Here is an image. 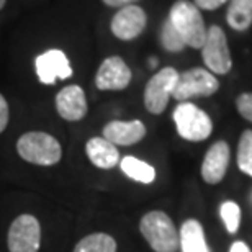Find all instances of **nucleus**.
I'll list each match as a JSON object with an SVG mask.
<instances>
[{
    "instance_id": "f257e3e1",
    "label": "nucleus",
    "mask_w": 252,
    "mask_h": 252,
    "mask_svg": "<svg viewBox=\"0 0 252 252\" xmlns=\"http://www.w3.org/2000/svg\"><path fill=\"white\" fill-rule=\"evenodd\" d=\"M139 231L154 252H177L179 231L172 218L160 210L148 211L139 221Z\"/></svg>"
},
{
    "instance_id": "f03ea898",
    "label": "nucleus",
    "mask_w": 252,
    "mask_h": 252,
    "mask_svg": "<svg viewBox=\"0 0 252 252\" xmlns=\"http://www.w3.org/2000/svg\"><path fill=\"white\" fill-rule=\"evenodd\" d=\"M17 153L23 160L34 165H56L63 158V148L54 136L44 131H28L17 141Z\"/></svg>"
},
{
    "instance_id": "7ed1b4c3",
    "label": "nucleus",
    "mask_w": 252,
    "mask_h": 252,
    "mask_svg": "<svg viewBox=\"0 0 252 252\" xmlns=\"http://www.w3.org/2000/svg\"><path fill=\"white\" fill-rule=\"evenodd\" d=\"M169 20L180 33L185 46L198 49L206 38V27L200 8L189 0H177L169 12Z\"/></svg>"
},
{
    "instance_id": "20e7f679",
    "label": "nucleus",
    "mask_w": 252,
    "mask_h": 252,
    "mask_svg": "<svg viewBox=\"0 0 252 252\" xmlns=\"http://www.w3.org/2000/svg\"><path fill=\"white\" fill-rule=\"evenodd\" d=\"M174 123L182 139L200 143L213 133V122L208 113L191 102H180L174 110Z\"/></svg>"
},
{
    "instance_id": "39448f33",
    "label": "nucleus",
    "mask_w": 252,
    "mask_h": 252,
    "mask_svg": "<svg viewBox=\"0 0 252 252\" xmlns=\"http://www.w3.org/2000/svg\"><path fill=\"white\" fill-rule=\"evenodd\" d=\"M220 80L213 72L203 67H193L179 74L172 97L179 102H189L195 97H210L218 92Z\"/></svg>"
},
{
    "instance_id": "423d86ee",
    "label": "nucleus",
    "mask_w": 252,
    "mask_h": 252,
    "mask_svg": "<svg viewBox=\"0 0 252 252\" xmlns=\"http://www.w3.org/2000/svg\"><path fill=\"white\" fill-rule=\"evenodd\" d=\"M200 49L206 69L215 75L228 74L233 67V58H231L228 39L218 25H211L210 28H206L205 43Z\"/></svg>"
},
{
    "instance_id": "0eeeda50",
    "label": "nucleus",
    "mask_w": 252,
    "mask_h": 252,
    "mask_svg": "<svg viewBox=\"0 0 252 252\" xmlns=\"http://www.w3.org/2000/svg\"><path fill=\"white\" fill-rule=\"evenodd\" d=\"M8 252H38L41 248V224L36 216L20 215L8 228Z\"/></svg>"
},
{
    "instance_id": "6e6552de",
    "label": "nucleus",
    "mask_w": 252,
    "mask_h": 252,
    "mask_svg": "<svg viewBox=\"0 0 252 252\" xmlns=\"http://www.w3.org/2000/svg\"><path fill=\"white\" fill-rule=\"evenodd\" d=\"M179 72L174 67H164L156 72L144 89V107L149 113L160 115L167 108L169 100L172 97Z\"/></svg>"
},
{
    "instance_id": "1a4fd4ad",
    "label": "nucleus",
    "mask_w": 252,
    "mask_h": 252,
    "mask_svg": "<svg viewBox=\"0 0 252 252\" xmlns=\"http://www.w3.org/2000/svg\"><path fill=\"white\" fill-rule=\"evenodd\" d=\"M34 69L39 82L44 85H54L56 80L69 79L74 74L69 58L61 49H48L39 54L34 61Z\"/></svg>"
},
{
    "instance_id": "9d476101",
    "label": "nucleus",
    "mask_w": 252,
    "mask_h": 252,
    "mask_svg": "<svg viewBox=\"0 0 252 252\" xmlns=\"http://www.w3.org/2000/svg\"><path fill=\"white\" fill-rule=\"evenodd\" d=\"M148 17L146 12L138 5H126L120 8L112 18V33L122 41H131L136 39L144 32Z\"/></svg>"
},
{
    "instance_id": "9b49d317",
    "label": "nucleus",
    "mask_w": 252,
    "mask_h": 252,
    "mask_svg": "<svg viewBox=\"0 0 252 252\" xmlns=\"http://www.w3.org/2000/svg\"><path fill=\"white\" fill-rule=\"evenodd\" d=\"M131 69L120 56L103 59L95 75V87L98 90H125L131 82Z\"/></svg>"
},
{
    "instance_id": "f8f14e48",
    "label": "nucleus",
    "mask_w": 252,
    "mask_h": 252,
    "mask_svg": "<svg viewBox=\"0 0 252 252\" xmlns=\"http://www.w3.org/2000/svg\"><path fill=\"white\" fill-rule=\"evenodd\" d=\"M229 159L231 151L226 141H216L215 144H211L201 162V179L210 185L220 184L226 177Z\"/></svg>"
},
{
    "instance_id": "ddd939ff",
    "label": "nucleus",
    "mask_w": 252,
    "mask_h": 252,
    "mask_svg": "<svg viewBox=\"0 0 252 252\" xmlns=\"http://www.w3.org/2000/svg\"><path fill=\"white\" fill-rule=\"evenodd\" d=\"M56 110L65 122H80L87 115V97L82 87L67 85L56 95Z\"/></svg>"
},
{
    "instance_id": "4468645a",
    "label": "nucleus",
    "mask_w": 252,
    "mask_h": 252,
    "mask_svg": "<svg viewBox=\"0 0 252 252\" xmlns=\"http://www.w3.org/2000/svg\"><path fill=\"white\" fill-rule=\"evenodd\" d=\"M103 138L115 146H133L138 144L146 136V126L141 120H113L103 126Z\"/></svg>"
},
{
    "instance_id": "2eb2a0df",
    "label": "nucleus",
    "mask_w": 252,
    "mask_h": 252,
    "mask_svg": "<svg viewBox=\"0 0 252 252\" xmlns=\"http://www.w3.org/2000/svg\"><path fill=\"white\" fill-rule=\"evenodd\" d=\"M85 154L89 160L98 169H113L120 164V151L115 144L105 139L103 136L90 138L85 144Z\"/></svg>"
},
{
    "instance_id": "dca6fc26",
    "label": "nucleus",
    "mask_w": 252,
    "mask_h": 252,
    "mask_svg": "<svg viewBox=\"0 0 252 252\" xmlns=\"http://www.w3.org/2000/svg\"><path fill=\"white\" fill-rule=\"evenodd\" d=\"M179 249L182 252H211L208 243H206L203 226L195 218L184 221L179 231Z\"/></svg>"
},
{
    "instance_id": "f3484780",
    "label": "nucleus",
    "mask_w": 252,
    "mask_h": 252,
    "mask_svg": "<svg viewBox=\"0 0 252 252\" xmlns=\"http://www.w3.org/2000/svg\"><path fill=\"white\" fill-rule=\"evenodd\" d=\"M120 169L123 170L126 177L138 184L149 185L156 180V169L153 165L134 156H125L123 159H120Z\"/></svg>"
},
{
    "instance_id": "a211bd4d",
    "label": "nucleus",
    "mask_w": 252,
    "mask_h": 252,
    "mask_svg": "<svg viewBox=\"0 0 252 252\" xmlns=\"http://www.w3.org/2000/svg\"><path fill=\"white\" fill-rule=\"evenodd\" d=\"M226 20L236 32H246L252 25V0H229Z\"/></svg>"
},
{
    "instance_id": "6ab92c4d",
    "label": "nucleus",
    "mask_w": 252,
    "mask_h": 252,
    "mask_svg": "<svg viewBox=\"0 0 252 252\" xmlns=\"http://www.w3.org/2000/svg\"><path fill=\"white\" fill-rule=\"evenodd\" d=\"M118 244L113 236L107 233H94L85 236L75 244L74 252H117Z\"/></svg>"
},
{
    "instance_id": "aec40b11",
    "label": "nucleus",
    "mask_w": 252,
    "mask_h": 252,
    "mask_svg": "<svg viewBox=\"0 0 252 252\" xmlns=\"http://www.w3.org/2000/svg\"><path fill=\"white\" fill-rule=\"evenodd\" d=\"M220 218L223 221L226 231L229 234H236L241 228V218H243V211L241 206L233 200H226L220 205Z\"/></svg>"
},
{
    "instance_id": "412c9836",
    "label": "nucleus",
    "mask_w": 252,
    "mask_h": 252,
    "mask_svg": "<svg viewBox=\"0 0 252 252\" xmlns=\"http://www.w3.org/2000/svg\"><path fill=\"white\" fill-rule=\"evenodd\" d=\"M238 167L252 179V131H243L238 144Z\"/></svg>"
},
{
    "instance_id": "4be33fe9",
    "label": "nucleus",
    "mask_w": 252,
    "mask_h": 252,
    "mask_svg": "<svg viewBox=\"0 0 252 252\" xmlns=\"http://www.w3.org/2000/svg\"><path fill=\"white\" fill-rule=\"evenodd\" d=\"M160 44H162V48L169 53H180L185 49V43L182 36H180V33L175 30L174 25L170 23L169 18L165 20L162 28H160Z\"/></svg>"
},
{
    "instance_id": "5701e85b",
    "label": "nucleus",
    "mask_w": 252,
    "mask_h": 252,
    "mask_svg": "<svg viewBox=\"0 0 252 252\" xmlns=\"http://www.w3.org/2000/svg\"><path fill=\"white\" fill-rule=\"evenodd\" d=\"M236 108H238L239 115L252 123V94L244 92L236 98Z\"/></svg>"
},
{
    "instance_id": "b1692460",
    "label": "nucleus",
    "mask_w": 252,
    "mask_h": 252,
    "mask_svg": "<svg viewBox=\"0 0 252 252\" xmlns=\"http://www.w3.org/2000/svg\"><path fill=\"white\" fill-rule=\"evenodd\" d=\"M8 120H10V110H8V103L7 100L2 94H0V134L3 133L5 128L8 125Z\"/></svg>"
},
{
    "instance_id": "393cba45",
    "label": "nucleus",
    "mask_w": 252,
    "mask_h": 252,
    "mask_svg": "<svg viewBox=\"0 0 252 252\" xmlns=\"http://www.w3.org/2000/svg\"><path fill=\"white\" fill-rule=\"evenodd\" d=\"M229 0H195V5L200 10H216Z\"/></svg>"
},
{
    "instance_id": "a878e982",
    "label": "nucleus",
    "mask_w": 252,
    "mask_h": 252,
    "mask_svg": "<svg viewBox=\"0 0 252 252\" xmlns=\"http://www.w3.org/2000/svg\"><path fill=\"white\" fill-rule=\"evenodd\" d=\"M105 5H108V7H115V8H123L126 5H134V2H138V0H102Z\"/></svg>"
},
{
    "instance_id": "bb28decb",
    "label": "nucleus",
    "mask_w": 252,
    "mask_h": 252,
    "mask_svg": "<svg viewBox=\"0 0 252 252\" xmlns=\"http://www.w3.org/2000/svg\"><path fill=\"white\" fill-rule=\"evenodd\" d=\"M229 252H252V251L244 241H234V243L231 244Z\"/></svg>"
},
{
    "instance_id": "cd10ccee",
    "label": "nucleus",
    "mask_w": 252,
    "mask_h": 252,
    "mask_svg": "<svg viewBox=\"0 0 252 252\" xmlns=\"http://www.w3.org/2000/svg\"><path fill=\"white\" fill-rule=\"evenodd\" d=\"M149 64H151V67H156V65H158V59H156V58H151V59H149Z\"/></svg>"
},
{
    "instance_id": "c85d7f7f",
    "label": "nucleus",
    "mask_w": 252,
    "mask_h": 252,
    "mask_svg": "<svg viewBox=\"0 0 252 252\" xmlns=\"http://www.w3.org/2000/svg\"><path fill=\"white\" fill-rule=\"evenodd\" d=\"M5 3H7V0H0V10L5 7Z\"/></svg>"
},
{
    "instance_id": "c756f323",
    "label": "nucleus",
    "mask_w": 252,
    "mask_h": 252,
    "mask_svg": "<svg viewBox=\"0 0 252 252\" xmlns=\"http://www.w3.org/2000/svg\"><path fill=\"white\" fill-rule=\"evenodd\" d=\"M251 198H252V193H251Z\"/></svg>"
}]
</instances>
